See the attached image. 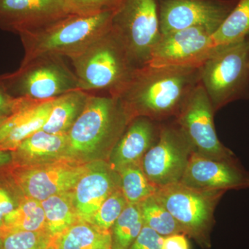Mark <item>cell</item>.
<instances>
[{"instance_id": "1", "label": "cell", "mask_w": 249, "mask_h": 249, "mask_svg": "<svg viewBox=\"0 0 249 249\" xmlns=\"http://www.w3.org/2000/svg\"><path fill=\"white\" fill-rule=\"evenodd\" d=\"M199 83L200 66L146 65L137 69L118 97L132 120L144 116L161 123L178 117Z\"/></svg>"}, {"instance_id": "2", "label": "cell", "mask_w": 249, "mask_h": 249, "mask_svg": "<svg viewBox=\"0 0 249 249\" xmlns=\"http://www.w3.org/2000/svg\"><path fill=\"white\" fill-rule=\"evenodd\" d=\"M131 121L120 98L90 93L83 112L67 133L69 157L85 163L107 160Z\"/></svg>"}, {"instance_id": "3", "label": "cell", "mask_w": 249, "mask_h": 249, "mask_svg": "<svg viewBox=\"0 0 249 249\" xmlns=\"http://www.w3.org/2000/svg\"><path fill=\"white\" fill-rule=\"evenodd\" d=\"M79 89L118 96L132 79L137 68L122 41L109 29L69 58Z\"/></svg>"}, {"instance_id": "4", "label": "cell", "mask_w": 249, "mask_h": 249, "mask_svg": "<svg viewBox=\"0 0 249 249\" xmlns=\"http://www.w3.org/2000/svg\"><path fill=\"white\" fill-rule=\"evenodd\" d=\"M114 11L92 16L68 15L37 30L20 34L24 48L20 66L41 57L70 58L79 53L111 29Z\"/></svg>"}, {"instance_id": "5", "label": "cell", "mask_w": 249, "mask_h": 249, "mask_svg": "<svg viewBox=\"0 0 249 249\" xmlns=\"http://www.w3.org/2000/svg\"><path fill=\"white\" fill-rule=\"evenodd\" d=\"M200 83L214 112L249 93V45L245 40L216 47L200 66Z\"/></svg>"}, {"instance_id": "6", "label": "cell", "mask_w": 249, "mask_h": 249, "mask_svg": "<svg viewBox=\"0 0 249 249\" xmlns=\"http://www.w3.org/2000/svg\"><path fill=\"white\" fill-rule=\"evenodd\" d=\"M225 193L201 191L177 183L158 188L155 196L176 219L185 235L203 248L209 249L214 212Z\"/></svg>"}, {"instance_id": "7", "label": "cell", "mask_w": 249, "mask_h": 249, "mask_svg": "<svg viewBox=\"0 0 249 249\" xmlns=\"http://www.w3.org/2000/svg\"><path fill=\"white\" fill-rule=\"evenodd\" d=\"M0 78L12 96L32 101H49L79 89L74 72L60 56L35 59Z\"/></svg>"}, {"instance_id": "8", "label": "cell", "mask_w": 249, "mask_h": 249, "mask_svg": "<svg viewBox=\"0 0 249 249\" xmlns=\"http://www.w3.org/2000/svg\"><path fill=\"white\" fill-rule=\"evenodd\" d=\"M111 29L137 68L147 65L161 36L157 0H123L114 11Z\"/></svg>"}, {"instance_id": "9", "label": "cell", "mask_w": 249, "mask_h": 249, "mask_svg": "<svg viewBox=\"0 0 249 249\" xmlns=\"http://www.w3.org/2000/svg\"><path fill=\"white\" fill-rule=\"evenodd\" d=\"M193 149L174 121L161 124L157 142L141 161L145 176L157 188L179 183L189 163Z\"/></svg>"}, {"instance_id": "10", "label": "cell", "mask_w": 249, "mask_h": 249, "mask_svg": "<svg viewBox=\"0 0 249 249\" xmlns=\"http://www.w3.org/2000/svg\"><path fill=\"white\" fill-rule=\"evenodd\" d=\"M214 113L200 83L174 121L191 144L193 153L211 160H235V154L218 139L214 128Z\"/></svg>"}, {"instance_id": "11", "label": "cell", "mask_w": 249, "mask_h": 249, "mask_svg": "<svg viewBox=\"0 0 249 249\" xmlns=\"http://www.w3.org/2000/svg\"><path fill=\"white\" fill-rule=\"evenodd\" d=\"M89 163L71 158L31 166L17 167L14 183L22 196L43 201L59 193L73 191L89 168Z\"/></svg>"}, {"instance_id": "12", "label": "cell", "mask_w": 249, "mask_h": 249, "mask_svg": "<svg viewBox=\"0 0 249 249\" xmlns=\"http://www.w3.org/2000/svg\"><path fill=\"white\" fill-rule=\"evenodd\" d=\"M238 0H157L161 35L202 27L214 32Z\"/></svg>"}, {"instance_id": "13", "label": "cell", "mask_w": 249, "mask_h": 249, "mask_svg": "<svg viewBox=\"0 0 249 249\" xmlns=\"http://www.w3.org/2000/svg\"><path fill=\"white\" fill-rule=\"evenodd\" d=\"M214 33L208 28L196 27L163 34L154 47L147 65L201 66L215 48L212 40Z\"/></svg>"}, {"instance_id": "14", "label": "cell", "mask_w": 249, "mask_h": 249, "mask_svg": "<svg viewBox=\"0 0 249 249\" xmlns=\"http://www.w3.org/2000/svg\"><path fill=\"white\" fill-rule=\"evenodd\" d=\"M179 183L201 191L249 188V173L232 160H215L192 154Z\"/></svg>"}, {"instance_id": "15", "label": "cell", "mask_w": 249, "mask_h": 249, "mask_svg": "<svg viewBox=\"0 0 249 249\" xmlns=\"http://www.w3.org/2000/svg\"><path fill=\"white\" fill-rule=\"evenodd\" d=\"M121 188L119 173L106 160H93L73 190V203L80 222L89 223L107 198Z\"/></svg>"}, {"instance_id": "16", "label": "cell", "mask_w": 249, "mask_h": 249, "mask_svg": "<svg viewBox=\"0 0 249 249\" xmlns=\"http://www.w3.org/2000/svg\"><path fill=\"white\" fill-rule=\"evenodd\" d=\"M67 16L65 0H0V27L19 35Z\"/></svg>"}, {"instance_id": "17", "label": "cell", "mask_w": 249, "mask_h": 249, "mask_svg": "<svg viewBox=\"0 0 249 249\" xmlns=\"http://www.w3.org/2000/svg\"><path fill=\"white\" fill-rule=\"evenodd\" d=\"M160 124L144 116L134 118L108 157L111 168L118 172L127 165L141 163L158 139Z\"/></svg>"}, {"instance_id": "18", "label": "cell", "mask_w": 249, "mask_h": 249, "mask_svg": "<svg viewBox=\"0 0 249 249\" xmlns=\"http://www.w3.org/2000/svg\"><path fill=\"white\" fill-rule=\"evenodd\" d=\"M54 99L29 100L20 109L8 116L0 124V150L14 151L24 139L42 129L52 111Z\"/></svg>"}, {"instance_id": "19", "label": "cell", "mask_w": 249, "mask_h": 249, "mask_svg": "<svg viewBox=\"0 0 249 249\" xmlns=\"http://www.w3.org/2000/svg\"><path fill=\"white\" fill-rule=\"evenodd\" d=\"M68 149L67 134H50L40 129L11 152L12 162L17 167H26L56 161L70 158Z\"/></svg>"}, {"instance_id": "20", "label": "cell", "mask_w": 249, "mask_h": 249, "mask_svg": "<svg viewBox=\"0 0 249 249\" xmlns=\"http://www.w3.org/2000/svg\"><path fill=\"white\" fill-rule=\"evenodd\" d=\"M89 95L76 89L55 98L42 130L50 134H67L83 112Z\"/></svg>"}, {"instance_id": "21", "label": "cell", "mask_w": 249, "mask_h": 249, "mask_svg": "<svg viewBox=\"0 0 249 249\" xmlns=\"http://www.w3.org/2000/svg\"><path fill=\"white\" fill-rule=\"evenodd\" d=\"M41 204L45 211L46 231L54 240L80 222L73 203V191L49 196L41 201Z\"/></svg>"}, {"instance_id": "22", "label": "cell", "mask_w": 249, "mask_h": 249, "mask_svg": "<svg viewBox=\"0 0 249 249\" xmlns=\"http://www.w3.org/2000/svg\"><path fill=\"white\" fill-rule=\"evenodd\" d=\"M55 249H112L110 231L78 222L54 240Z\"/></svg>"}, {"instance_id": "23", "label": "cell", "mask_w": 249, "mask_h": 249, "mask_svg": "<svg viewBox=\"0 0 249 249\" xmlns=\"http://www.w3.org/2000/svg\"><path fill=\"white\" fill-rule=\"evenodd\" d=\"M40 231H46L45 214L41 201L23 196L17 207L5 219L1 232Z\"/></svg>"}, {"instance_id": "24", "label": "cell", "mask_w": 249, "mask_h": 249, "mask_svg": "<svg viewBox=\"0 0 249 249\" xmlns=\"http://www.w3.org/2000/svg\"><path fill=\"white\" fill-rule=\"evenodd\" d=\"M249 34V0H238L231 12L212 35L213 47L245 40Z\"/></svg>"}, {"instance_id": "25", "label": "cell", "mask_w": 249, "mask_h": 249, "mask_svg": "<svg viewBox=\"0 0 249 249\" xmlns=\"http://www.w3.org/2000/svg\"><path fill=\"white\" fill-rule=\"evenodd\" d=\"M143 226L139 204L127 205L111 227V249H129Z\"/></svg>"}, {"instance_id": "26", "label": "cell", "mask_w": 249, "mask_h": 249, "mask_svg": "<svg viewBox=\"0 0 249 249\" xmlns=\"http://www.w3.org/2000/svg\"><path fill=\"white\" fill-rule=\"evenodd\" d=\"M139 206L144 226L150 228L163 237L183 233L176 219L157 199L155 195L139 203Z\"/></svg>"}, {"instance_id": "27", "label": "cell", "mask_w": 249, "mask_h": 249, "mask_svg": "<svg viewBox=\"0 0 249 249\" xmlns=\"http://www.w3.org/2000/svg\"><path fill=\"white\" fill-rule=\"evenodd\" d=\"M118 173L120 175L121 191L129 204H139L155 195L158 190L145 176L141 163L127 165Z\"/></svg>"}, {"instance_id": "28", "label": "cell", "mask_w": 249, "mask_h": 249, "mask_svg": "<svg viewBox=\"0 0 249 249\" xmlns=\"http://www.w3.org/2000/svg\"><path fill=\"white\" fill-rule=\"evenodd\" d=\"M128 204L121 188L118 189L100 206L93 214L89 224L105 231H110L116 219Z\"/></svg>"}, {"instance_id": "29", "label": "cell", "mask_w": 249, "mask_h": 249, "mask_svg": "<svg viewBox=\"0 0 249 249\" xmlns=\"http://www.w3.org/2000/svg\"><path fill=\"white\" fill-rule=\"evenodd\" d=\"M4 249H49L54 239L46 231H14L2 234Z\"/></svg>"}, {"instance_id": "30", "label": "cell", "mask_w": 249, "mask_h": 249, "mask_svg": "<svg viewBox=\"0 0 249 249\" xmlns=\"http://www.w3.org/2000/svg\"><path fill=\"white\" fill-rule=\"evenodd\" d=\"M123 0H65L68 15L92 16L116 10Z\"/></svg>"}, {"instance_id": "31", "label": "cell", "mask_w": 249, "mask_h": 249, "mask_svg": "<svg viewBox=\"0 0 249 249\" xmlns=\"http://www.w3.org/2000/svg\"><path fill=\"white\" fill-rule=\"evenodd\" d=\"M29 101V99L27 98L12 96L0 78V116L8 117L11 116Z\"/></svg>"}, {"instance_id": "32", "label": "cell", "mask_w": 249, "mask_h": 249, "mask_svg": "<svg viewBox=\"0 0 249 249\" xmlns=\"http://www.w3.org/2000/svg\"><path fill=\"white\" fill-rule=\"evenodd\" d=\"M164 237L143 226L142 231L129 249H161Z\"/></svg>"}, {"instance_id": "33", "label": "cell", "mask_w": 249, "mask_h": 249, "mask_svg": "<svg viewBox=\"0 0 249 249\" xmlns=\"http://www.w3.org/2000/svg\"><path fill=\"white\" fill-rule=\"evenodd\" d=\"M20 200L8 188L0 186V232L4 229L5 219L17 207Z\"/></svg>"}, {"instance_id": "34", "label": "cell", "mask_w": 249, "mask_h": 249, "mask_svg": "<svg viewBox=\"0 0 249 249\" xmlns=\"http://www.w3.org/2000/svg\"><path fill=\"white\" fill-rule=\"evenodd\" d=\"M161 249H190V246L185 234H174L164 237Z\"/></svg>"}, {"instance_id": "35", "label": "cell", "mask_w": 249, "mask_h": 249, "mask_svg": "<svg viewBox=\"0 0 249 249\" xmlns=\"http://www.w3.org/2000/svg\"><path fill=\"white\" fill-rule=\"evenodd\" d=\"M13 161L11 152L0 150V167L9 164Z\"/></svg>"}, {"instance_id": "36", "label": "cell", "mask_w": 249, "mask_h": 249, "mask_svg": "<svg viewBox=\"0 0 249 249\" xmlns=\"http://www.w3.org/2000/svg\"><path fill=\"white\" fill-rule=\"evenodd\" d=\"M0 249H4V240H3V235L1 232H0Z\"/></svg>"}, {"instance_id": "37", "label": "cell", "mask_w": 249, "mask_h": 249, "mask_svg": "<svg viewBox=\"0 0 249 249\" xmlns=\"http://www.w3.org/2000/svg\"><path fill=\"white\" fill-rule=\"evenodd\" d=\"M7 117H4V116H0V124L3 122Z\"/></svg>"}, {"instance_id": "38", "label": "cell", "mask_w": 249, "mask_h": 249, "mask_svg": "<svg viewBox=\"0 0 249 249\" xmlns=\"http://www.w3.org/2000/svg\"><path fill=\"white\" fill-rule=\"evenodd\" d=\"M246 40H247V42H248V45H249V34L248 36H247V37H246Z\"/></svg>"}, {"instance_id": "39", "label": "cell", "mask_w": 249, "mask_h": 249, "mask_svg": "<svg viewBox=\"0 0 249 249\" xmlns=\"http://www.w3.org/2000/svg\"><path fill=\"white\" fill-rule=\"evenodd\" d=\"M49 249H55L54 248V247H51V248Z\"/></svg>"}]
</instances>
